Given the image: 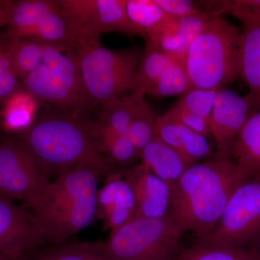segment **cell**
Listing matches in <instances>:
<instances>
[{
    "label": "cell",
    "instance_id": "f1b7e54d",
    "mask_svg": "<svg viewBox=\"0 0 260 260\" xmlns=\"http://www.w3.org/2000/svg\"><path fill=\"white\" fill-rule=\"evenodd\" d=\"M219 89L191 88L176 103V107L209 120Z\"/></svg>",
    "mask_w": 260,
    "mask_h": 260
},
{
    "label": "cell",
    "instance_id": "d4e9b609",
    "mask_svg": "<svg viewBox=\"0 0 260 260\" xmlns=\"http://www.w3.org/2000/svg\"><path fill=\"white\" fill-rule=\"evenodd\" d=\"M39 103L26 90H20L10 98L3 107L1 115L4 125L10 131L27 129L35 120Z\"/></svg>",
    "mask_w": 260,
    "mask_h": 260
},
{
    "label": "cell",
    "instance_id": "2e32d148",
    "mask_svg": "<svg viewBox=\"0 0 260 260\" xmlns=\"http://www.w3.org/2000/svg\"><path fill=\"white\" fill-rule=\"evenodd\" d=\"M197 17L170 16L149 40L156 43L162 51L182 61L191 42L207 23Z\"/></svg>",
    "mask_w": 260,
    "mask_h": 260
},
{
    "label": "cell",
    "instance_id": "8fae6325",
    "mask_svg": "<svg viewBox=\"0 0 260 260\" xmlns=\"http://www.w3.org/2000/svg\"><path fill=\"white\" fill-rule=\"evenodd\" d=\"M59 1L75 39L100 38L103 34L111 32L147 39L144 30L136 26L128 17L126 0Z\"/></svg>",
    "mask_w": 260,
    "mask_h": 260
},
{
    "label": "cell",
    "instance_id": "f35d334b",
    "mask_svg": "<svg viewBox=\"0 0 260 260\" xmlns=\"http://www.w3.org/2000/svg\"><path fill=\"white\" fill-rule=\"evenodd\" d=\"M5 1H0V10L3 8V5H4Z\"/></svg>",
    "mask_w": 260,
    "mask_h": 260
},
{
    "label": "cell",
    "instance_id": "7402d4cb",
    "mask_svg": "<svg viewBox=\"0 0 260 260\" xmlns=\"http://www.w3.org/2000/svg\"><path fill=\"white\" fill-rule=\"evenodd\" d=\"M240 78L260 99V22L244 25L239 54Z\"/></svg>",
    "mask_w": 260,
    "mask_h": 260
},
{
    "label": "cell",
    "instance_id": "4316f807",
    "mask_svg": "<svg viewBox=\"0 0 260 260\" xmlns=\"http://www.w3.org/2000/svg\"><path fill=\"white\" fill-rule=\"evenodd\" d=\"M126 10L130 20L144 30L147 39L153 35L170 17L155 0H127Z\"/></svg>",
    "mask_w": 260,
    "mask_h": 260
},
{
    "label": "cell",
    "instance_id": "9a60e30c",
    "mask_svg": "<svg viewBox=\"0 0 260 260\" xmlns=\"http://www.w3.org/2000/svg\"><path fill=\"white\" fill-rule=\"evenodd\" d=\"M134 193L119 173L107 177L98 192L97 217L102 218L112 232L131 221L135 217Z\"/></svg>",
    "mask_w": 260,
    "mask_h": 260
},
{
    "label": "cell",
    "instance_id": "e0dca14e",
    "mask_svg": "<svg viewBox=\"0 0 260 260\" xmlns=\"http://www.w3.org/2000/svg\"><path fill=\"white\" fill-rule=\"evenodd\" d=\"M142 164L170 186L171 189L191 167L177 150L156 135L140 153Z\"/></svg>",
    "mask_w": 260,
    "mask_h": 260
},
{
    "label": "cell",
    "instance_id": "d590c367",
    "mask_svg": "<svg viewBox=\"0 0 260 260\" xmlns=\"http://www.w3.org/2000/svg\"><path fill=\"white\" fill-rule=\"evenodd\" d=\"M169 112L172 113L176 118H177L186 127L189 128L199 134L204 135L206 138H208L211 136L209 124H208L209 120L208 119L187 112V111L180 109L176 106H174L169 110Z\"/></svg>",
    "mask_w": 260,
    "mask_h": 260
},
{
    "label": "cell",
    "instance_id": "484cf974",
    "mask_svg": "<svg viewBox=\"0 0 260 260\" xmlns=\"http://www.w3.org/2000/svg\"><path fill=\"white\" fill-rule=\"evenodd\" d=\"M258 257L250 249L198 240L194 246L181 251L174 260H256Z\"/></svg>",
    "mask_w": 260,
    "mask_h": 260
},
{
    "label": "cell",
    "instance_id": "603a6c76",
    "mask_svg": "<svg viewBox=\"0 0 260 260\" xmlns=\"http://www.w3.org/2000/svg\"><path fill=\"white\" fill-rule=\"evenodd\" d=\"M34 260H114L104 242H68L32 249Z\"/></svg>",
    "mask_w": 260,
    "mask_h": 260
},
{
    "label": "cell",
    "instance_id": "44dd1931",
    "mask_svg": "<svg viewBox=\"0 0 260 260\" xmlns=\"http://www.w3.org/2000/svg\"><path fill=\"white\" fill-rule=\"evenodd\" d=\"M231 160L248 177L260 174V111L248 121L238 137Z\"/></svg>",
    "mask_w": 260,
    "mask_h": 260
},
{
    "label": "cell",
    "instance_id": "83f0119b",
    "mask_svg": "<svg viewBox=\"0 0 260 260\" xmlns=\"http://www.w3.org/2000/svg\"><path fill=\"white\" fill-rule=\"evenodd\" d=\"M158 116L144 101L140 104L130 123L126 135L139 152L140 155L155 135Z\"/></svg>",
    "mask_w": 260,
    "mask_h": 260
},
{
    "label": "cell",
    "instance_id": "ffe728a7",
    "mask_svg": "<svg viewBox=\"0 0 260 260\" xmlns=\"http://www.w3.org/2000/svg\"><path fill=\"white\" fill-rule=\"evenodd\" d=\"M177 61H181L160 49L156 43L146 39V49L135 75L133 90L150 93Z\"/></svg>",
    "mask_w": 260,
    "mask_h": 260
},
{
    "label": "cell",
    "instance_id": "9c48e42d",
    "mask_svg": "<svg viewBox=\"0 0 260 260\" xmlns=\"http://www.w3.org/2000/svg\"><path fill=\"white\" fill-rule=\"evenodd\" d=\"M51 181L19 138L0 135V194L36 209Z\"/></svg>",
    "mask_w": 260,
    "mask_h": 260
},
{
    "label": "cell",
    "instance_id": "3957f363",
    "mask_svg": "<svg viewBox=\"0 0 260 260\" xmlns=\"http://www.w3.org/2000/svg\"><path fill=\"white\" fill-rule=\"evenodd\" d=\"M102 174L77 168L51 181L42 201L32 211L45 246L69 242L97 217L99 182Z\"/></svg>",
    "mask_w": 260,
    "mask_h": 260
},
{
    "label": "cell",
    "instance_id": "d6a6232c",
    "mask_svg": "<svg viewBox=\"0 0 260 260\" xmlns=\"http://www.w3.org/2000/svg\"><path fill=\"white\" fill-rule=\"evenodd\" d=\"M212 148L208 138L185 126L183 140L182 156L191 166L206 158Z\"/></svg>",
    "mask_w": 260,
    "mask_h": 260
},
{
    "label": "cell",
    "instance_id": "277c9868",
    "mask_svg": "<svg viewBox=\"0 0 260 260\" xmlns=\"http://www.w3.org/2000/svg\"><path fill=\"white\" fill-rule=\"evenodd\" d=\"M241 39L240 29L225 19L207 22L183 59L191 88H225L240 78Z\"/></svg>",
    "mask_w": 260,
    "mask_h": 260
},
{
    "label": "cell",
    "instance_id": "f546056e",
    "mask_svg": "<svg viewBox=\"0 0 260 260\" xmlns=\"http://www.w3.org/2000/svg\"><path fill=\"white\" fill-rule=\"evenodd\" d=\"M191 89L190 82L182 61H177L158 82L148 95L155 97H168L183 95Z\"/></svg>",
    "mask_w": 260,
    "mask_h": 260
},
{
    "label": "cell",
    "instance_id": "d6986e66",
    "mask_svg": "<svg viewBox=\"0 0 260 260\" xmlns=\"http://www.w3.org/2000/svg\"><path fill=\"white\" fill-rule=\"evenodd\" d=\"M90 130L99 150L114 167H129L140 158L139 152L126 135L117 133L99 121L90 123Z\"/></svg>",
    "mask_w": 260,
    "mask_h": 260
},
{
    "label": "cell",
    "instance_id": "30bf717a",
    "mask_svg": "<svg viewBox=\"0 0 260 260\" xmlns=\"http://www.w3.org/2000/svg\"><path fill=\"white\" fill-rule=\"evenodd\" d=\"M259 236L260 174H256L238 186L216 228L198 240L248 249Z\"/></svg>",
    "mask_w": 260,
    "mask_h": 260
},
{
    "label": "cell",
    "instance_id": "5b68a950",
    "mask_svg": "<svg viewBox=\"0 0 260 260\" xmlns=\"http://www.w3.org/2000/svg\"><path fill=\"white\" fill-rule=\"evenodd\" d=\"M73 48L92 107L104 105L133 90L135 75L143 56L138 49H108L102 45L100 38H78Z\"/></svg>",
    "mask_w": 260,
    "mask_h": 260
},
{
    "label": "cell",
    "instance_id": "1f68e13d",
    "mask_svg": "<svg viewBox=\"0 0 260 260\" xmlns=\"http://www.w3.org/2000/svg\"><path fill=\"white\" fill-rule=\"evenodd\" d=\"M185 126L169 111L164 115L158 116L155 135L182 155Z\"/></svg>",
    "mask_w": 260,
    "mask_h": 260
},
{
    "label": "cell",
    "instance_id": "e575fe53",
    "mask_svg": "<svg viewBox=\"0 0 260 260\" xmlns=\"http://www.w3.org/2000/svg\"><path fill=\"white\" fill-rule=\"evenodd\" d=\"M21 82L10 68L0 46V115L5 103L23 90Z\"/></svg>",
    "mask_w": 260,
    "mask_h": 260
},
{
    "label": "cell",
    "instance_id": "5bb4252c",
    "mask_svg": "<svg viewBox=\"0 0 260 260\" xmlns=\"http://www.w3.org/2000/svg\"><path fill=\"white\" fill-rule=\"evenodd\" d=\"M124 178L134 193V218H161L167 216L172 189L144 164L125 172Z\"/></svg>",
    "mask_w": 260,
    "mask_h": 260
},
{
    "label": "cell",
    "instance_id": "ba28073f",
    "mask_svg": "<svg viewBox=\"0 0 260 260\" xmlns=\"http://www.w3.org/2000/svg\"><path fill=\"white\" fill-rule=\"evenodd\" d=\"M8 37L21 38L64 49H73L75 35L59 0L10 1Z\"/></svg>",
    "mask_w": 260,
    "mask_h": 260
},
{
    "label": "cell",
    "instance_id": "4dcf8cb0",
    "mask_svg": "<svg viewBox=\"0 0 260 260\" xmlns=\"http://www.w3.org/2000/svg\"><path fill=\"white\" fill-rule=\"evenodd\" d=\"M167 14L174 18L197 17L209 21L215 17L210 11L208 2L189 0H155Z\"/></svg>",
    "mask_w": 260,
    "mask_h": 260
},
{
    "label": "cell",
    "instance_id": "8992f818",
    "mask_svg": "<svg viewBox=\"0 0 260 260\" xmlns=\"http://www.w3.org/2000/svg\"><path fill=\"white\" fill-rule=\"evenodd\" d=\"M22 85L39 104H49L75 116L93 108L85 93L74 48L44 45L42 63Z\"/></svg>",
    "mask_w": 260,
    "mask_h": 260
},
{
    "label": "cell",
    "instance_id": "74e56055",
    "mask_svg": "<svg viewBox=\"0 0 260 260\" xmlns=\"http://www.w3.org/2000/svg\"><path fill=\"white\" fill-rule=\"evenodd\" d=\"M251 250L255 251L260 257V236L257 238V239H256L252 246H251Z\"/></svg>",
    "mask_w": 260,
    "mask_h": 260
},
{
    "label": "cell",
    "instance_id": "cb8c5ba5",
    "mask_svg": "<svg viewBox=\"0 0 260 260\" xmlns=\"http://www.w3.org/2000/svg\"><path fill=\"white\" fill-rule=\"evenodd\" d=\"M143 91L134 90L128 97L116 98L102 106L99 122L121 134L126 135L140 104L145 101Z\"/></svg>",
    "mask_w": 260,
    "mask_h": 260
},
{
    "label": "cell",
    "instance_id": "8d00e7d4",
    "mask_svg": "<svg viewBox=\"0 0 260 260\" xmlns=\"http://www.w3.org/2000/svg\"><path fill=\"white\" fill-rule=\"evenodd\" d=\"M0 260H34L32 250L16 253H0Z\"/></svg>",
    "mask_w": 260,
    "mask_h": 260
},
{
    "label": "cell",
    "instance_id": "4fadbf2b",
    "mask_svg": "<svg viewBox=\"0 0 260 260\" xmlns=\"http://www.w3.org/2000/svg\"><path fill=\"white\" fill-rule=\"evenodd\" d=\"M44 246L34 213L0 194V253L23 252Z\"/></svg>",
    "mask_w": 260,
    "mask_h": 260
},
{
    "label": "cell",
    "instance_id": "ac0fdd59",
    "mask_svg": "<svg viewBox=\"0 0 260 260\" xmlns=\"http://www.w3.org/2000/svg\"><path fill=\"white\" fill-rule=\"evenodd\" d=\"M0 46L10 68L21 83L42 63L44 44L0 34Z\"/></svg>",
    "mask_w": 260,
    "mask_h": 260
},
{
    "label": "cell",
    "instance_id": "7c38bea8",
    "mask_svg": "<svg viewBox=\"0 0 260 260\" xmlns=\"http://www.w3.org/2000/svg\"><path fill=\"white\" fill-rule=\"evenodd\" d=\"M259 111L260 99L252 94L241 95L231 89H219L208 121L216 145L214 158L231 160L233 145L248 121Z\"/></svg>",
    "mask_w": 260,
    "mask_h": 260
},
{
    "label": "cell",
    "instance_id": "7a4b0ae2",
    "mask_svg": "<svg viewBox=\"0 0 260 260\" xmlns=\"http://www.w3.org/2000/svg\"><path fill=\"white\" fill-rule=\"evenodd\" d=\"M18 138L49 179L77 168L95 169L105 177L118 173L99 150L90 123L71 113H43Z\"/></svg>",
    "mask_w": 260,
    "mask_h": 260
},
{
    "label": "cell",
    "instance_id": "6da1fadb",
    "mask_svg": "<svg viewBox=\"0 0 260 260\" xmlns=\"http://www.w3.org/2000/svg\"><path fill=\"white\" fill-rule=\"evenodd\" d=\"M246 178L232 160L213 158L194 164L172 188L168 216L181 234L192 232L198 239L206 237Z\"/></svg>",
    "mask_w": 260,
    "mask_h": 260
},
{
    "label": "cell",
    "instance_id": "52a82bcc",
    "mask_svg": "<svg viewBox=\"0 0 260 260\" xmlns=\"http://www.w3.org/2000/svg\"><path fill=\"white\" fill-rule=\"evenodd\" d=\"M182 235L168 215L133 218L106 243L114 260H174L181 252Z\"/></svg>",
    "mask_w": 260,
    "mask_h": 260
},
{
    "label": "cell",
    "instance_id": "836d02e7",
    "mask_svg": "<svg viewBox=\"0 0 260 260\" xmlns=\"http://www.w3.org/2000/svg\"><path fill=\"white\" fill-rule=\"evenodd\" d=\"M230 14L239 19L243 26L260 22V0L222 1L220 15Z\"/></svg>",
    "mask_w": 260,
    "mask_h": 260
}]
</instances>
